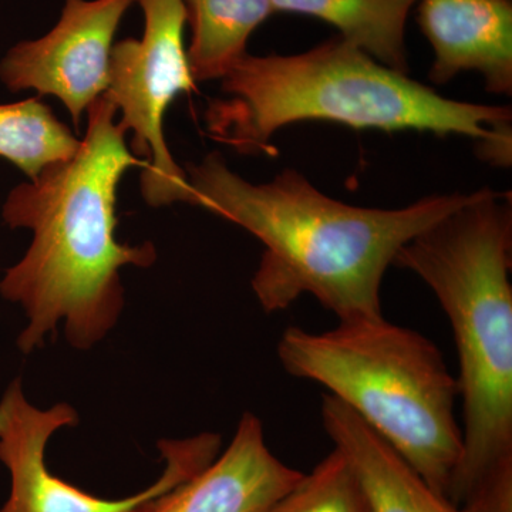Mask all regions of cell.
<instances>
[{
	"mask_svg": "<svg viewBox=\"0 0 512 512\" xmlns=\"http://www.w3.org/2000/svg\"><path fill=\"white\" fill-rule=\"evenodd\" d=\"M79 424L70 404L37 409L26 399L22 380L9 384L0 400V461L10 473V494L0 512H136L141 505L194 477L221 453L220 434L202 433L184 440H161L165 460L157 483L131 497L107 500L86 493L46 467L50 437Z\"/></svg>",
	"mask_w": 512,
	"mask_h": 512,
	"instance_id": "cell-7",
	"label": "cell"
},
{
	"mask_svg": "<svg viewBox=\"0 0 512 512\" xmlns=\"http://www.w3.org/2000/svg\"><path fill=\"white\" fill-rule=\"evenodd\" d=\"M184 170L192 205L264 244L252 289L266 313L312 295L339 322L382 319L384 274L400 249L474 195H431L409 207L380 210L333 200L291 168L269 183H249L220 153Z\"/></svg>",
	"mask_w": 512,
	"mask_h": 512,
	"instance_id": "cell-2",
	"label": "cell"
},
{
	"mask_svg": "<svg viewBox=\"0 0 512 512\" xmlns=\"http://www.w3.org/2000/svg\"><path fill=\"white\" fill-rule=\"evenodd\" d=\"M289 375L322 384L447 498L463 453L457 379L426 336L386 319L291 326L278 343Z\"/></svg>",
	"mask_w": 512,
	"mask_h": 512,
	"instance_id": "cell-5",
	"label": "cell"
},
{
	"mask_svg": "<svg viewBox=\"0 0 512 512\" xmlns=\"http://www.w3.org/2000/svg\"><path fill=\"white\" fill-rule=\"evenodd\" d=\"M419 25L433 46L434 83L477 72L488 92L510 96L511 0H420Z\"/></svg>",
	"mask_w": 512,
	"mask_h": 512,
	"instance_id": "cell-10",
	"label": "cell"
},
{
	"mask_svg": "<svg viewBox=\"0 0 512 512\" xmlns=\"http://www.w3.org/2000/svg\"><path fill=\"white\" fill-rule=\"evenodd\" d=\"M80 140L39 97L0 104V158L35 180L47 167L69 160Z\"/></svg>",
	"mask_w": 512,
	"mask_h": 512,
	"instance_id": "cell-14",
	"label": "cell"
},
{
	"mask_svg": "<svg viewBox=\"0 0 512 512\" xmlns=\"http://www.w3.org/2000/svg\"><path fill=\"white\" fill-rule=\"evenodd\" d=\"M511 195L484 188L404 245L393 265L423 279L458 355L463 453L447 500L512 490Z\"/></svg>",
	"mask_w": 512,
	"mask_h": 512,
	"instance_id": "cell-3",
	"label": "cell"
},
{
	"mask_svg": "<svg viewBox=\"0 0 512 512\" xmlns=\"http://www.w3.org/2000/svg\"><path fill=\"white\" fill-rule=\"evenodd\" d=\"M302 477L269 450L261 420L247 412L210 466L136 512H265Z\"/></svg>",
	"mask_w": 512,
	"mask_h": 512,
	"instance_id": "cell-9",
	"label": "cell"
},
{
	"mask_svg": "<svg viewBox=\"0 0 512 512\" xmlns=\"http://www.w3.org/2000/svg\"><path fill=\"white\" fill-rule=\"evenodd\" d=\"M194 82L222 79L247 55L249 37L274 13L269 0H184Z\"/></svg>",
	"mask_w": 512,
	"mask_h": 512,
	"instance_id": "cell-13",
	"label": "cell"
},
{
	"mask_svg": "<svg viewBox=\"0 0 512 512\" xmlns=\"http://www.w3.org/2000/svg\"><path fill=\"white\" fill-rule=\"evenodd\" d=\"M77 153L13 188L3 222L32 231L25 256L0 279V296L22 306L29 323L18 338L29 355L64 322L67 342L89 350L119 322L124 308L120 271L156 262L154 244L117 241V192L130 168L146 164L127 146L109 94L87 109Z\"/></svg>",
	"mask_w": 512,
	"mask_h": 512,
	"instance_id": "cell-1",
	"label": "cell"
},
{
	"mask_svg": "<svg viewBox=\"0 0 512 512\" xmlns=\"http://www.w3.org/2000/svg\"><path fill=\"white\" fill-rule=\"evenodd\" d=\"M265 512H373V508L348 458L333 448Z\"/></svg>",
	"mask_w": 512,
	"mask_h": 512,
	"instance_id": "cell-15",
	"label": "cell"
},
{
	"mask_svg": "<svg viewBox=\"0 0 512 512\" xmlns=\"http://www.w3.org/2000/svg\"><path fill=\"white\" fill-rule=\"evenodd\" d=\"M326 434L355 470L373 512H463L423 478L346 404L323 396Z\"/></svg>",
	"mask_w": 512,
	"mask_h": 512,
	"instance_id": "cell-11",
	"label": "cell"
},
{
	"mask_svg": "<svg viewBox=\"0 0 512 512\" xmlns=\"http://www.w3.org/2000/svg\"><path fill=\"white\" fill-rule=\"evenodd\" d=\"M136 0H64L55 28L12 47L0 62V82L13 93L35 90L59 99L73 126L107 92L114 36Z\"/></svg>",
	"mask_w": 512,
	"mask_h": 512,
	"instance_id": "cell-8",
	"label": "cell"
},
{
	"mask_svg": "<svg viewBox=\"0 0 512 512\" xmlns=\"http://www.w3.org/2000/svg\"><path fill=\"white\" fill-rule=\"evenodd\" d=\"M144 13L141 39H124L111 50L107 94L131 131V153L141 170V195L150 207L192 205L187 173L175 163L165 141L164 119L180 94L194 87L184 28V0H138Z\"/></svg>",
	"mask_w": 512,
	"mask_h": 512,
	"instance_id": "cell-6",
	"label": "cell"
},
{
	"mask_svg": "<svg viewBox=\"0 0 512 512\" xmlns=\"http://www.w3.org/2000/svg\"><path fill=\"white\" fill-rule=\"evenodd\" d=\"M274 12L301 13L335 26L377 62L409 73L406 22L419 0H269Z\"/></svg>",
	"mask_w": 512,
	"mask_h": 512,
	"instance_id": "cell-12",
	"label": "cell"
},
{
	"mask_svg": "<svg viewBox=\"0 0 512 512\" xmlns=\"http://www.w3.org/2000/svg\"><path fill=\"white\" fill-rule=\"evenodd\" d=\"M221 82L227 97L208 104L205 123L212 138L241 154L266 153L289 124L325 120L476 138L495 164L511 158L508 107L446 99L340 36L301 55L247 53Z\"/></svg>",
	"mask_w": 512,
	"mask_h": 512,
	"instance_id": "cell-4",
	"label": "cell"
}]
</instances>
